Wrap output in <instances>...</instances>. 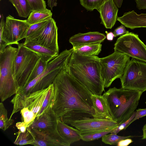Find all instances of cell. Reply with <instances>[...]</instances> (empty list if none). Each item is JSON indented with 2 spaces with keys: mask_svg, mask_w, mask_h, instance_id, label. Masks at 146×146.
Masks as SVG:
<instances>
[{
  "mask_svg": "<svg viewBox=\"0 0 146 146\" xmlns=\"http://www.w3.org/2000/svg\"><path fill=\"white\" fill-rule=\"evenodd\" d=\"M66 68L53 82L54 96L52 108L58 119L70 125L76 120L93 117L95 111L92 93L71 76Z\"/></svg>",
  "mask_w": 146,
  "mask_h": 146,
  "instance_id": "1",
  "label": "cell"
},
{
  "mask_svg": "<svg viewBox=\"0 0 146 146\" xmlns=\"http://www.w3.org/2000/svg\"><path fill=\"white\" fill-rule=\"evenodd\" d=\"M66 68L93 94L102 95L105 91L100 58L97 56L83 55L74 51Z\"/></svg>",
  "mask_w": 146,
  "mask_h": 146,
  "instance_id": "2",
  "label": "cell"
},
{
  "mask_svg": "<svg viewBox=\"0 0 146 146\" xmlns=\"http://www.w3.org/2000/svg\"><path fill=\"white\" fill-rule=\"evenodd\" d=\"M143 92L115 87L102 96L107 102L113 120L118 125L128 119L135 111Z\"/></svg>",
  "mask_w": 146,
  "mask_h": 146,
  "instance_id": "3",
  "label": "cell"
},
{
  "mask_svg": "<svg viewBox=\"0 0 146 146\" xmlns=\"http://www.w3.org/2000/svg\"><path fill=\"white\" fill-rule=\"evenodd\" d=\"M74 50L73 48L66 49L49 62L40 75L18 90L13 98V101L17 103H21L31 93L48 88L61 71L66 68Z\"/></svg>",
  "mask_w": 146,
  "mask_h": 146,
  "instance_id": "4",
  "label": "cell"
},
{
  "mask_svg": "<svg viewBox=\"0 0 146 146\" xmlns=\"http://www.w3.org/2000/svg\"><path fill=\"white\" fill-rule=\"evenodd\" d=\"M17 50L11 45L0 52V98L2 102L15 94L19 89L15 70Z\"/></svg>",
  "mask_w": 146,
  "mask_h": 146,
  "instance_id": "5",
  "label": "cell"
},
{
  "mask_svg": "<svg viewBox=\"0 0 146 146\" xmlns=\"http://www.w3.org/2000/svg\"><path fill=\"white\" fill-rule=\"evenodd\" d=\"M123 89L146 91V62L132 58L127 63L120 78Z\"/></svg>",
  "mask_w": 146,
  "mask_h": 146,
  "instance_id": "6",
  "label": "cell"
},
{
  "mask_svg": "<svg viewBox=\"0 0 146 146\" xmlns=\"http://www.w3.org/2000/svg\"><path fill=\"white\" fill-rule=\"evenodd\" d=\"M17 45L15 70L16 78L19 89L27 84L30 74L40 57L24 46L23 43H19Z\"/></svg>",
  "mask_w": 146,
  "mask_h": 146,
  "instance_id": "7",
  "label": "cell"
},
{
  "mask_svg": "<svg viewBox=\"0 0 146 146\" xmlns=\"http://www.w3.org/2000/svg\"><path fill=\"white\" fill-rule=\"evenodd\" d=\"M130 58L124 53L115 51L106 57L100 58L101 75L105 88H108L115 80L122 76Z\"/></svg>",
  "mask_w": 146,
  "mask_h": 146,
  "instance_id": "8",
  "label": "cell"
},
{
  "mask_svg": "<svg viewBox=\"0 0 146 146\" xmlns=\"http://www.w3.org/2000/svg\"><path fill=\"white\" fill-rule=\"evenodd\" d=\"M30 26L26 20L16 19L10 15L7 17L3 32L0 36V52L8 46L17 45L19 41L25 38Z\"/></svg>",
  "mask_w": 146,
  "mask_h": 146,
  "instance_id": "9",
  "label": "cell"
},
{
  "mask_svg": "<svg viewBox=\"0 0 146 146\" xmlns=\"http://www.w3.org/2000/svg\"><path fill=\"white\" fill-rule=\"evenodd\" d=\"M114 46V51L146 62V45L138 35L129 32L118 38Z\"/></svg>",
  "mask_w": 146,
  "mask_h": 146,
  "instance_id": "10",
  "label": "cell"
},
{
  "mask_svg": "<svg viewBox=\"0 0 146 146\" xmlns=\"http://www.w3.org/2000/svg\"><path fill=\"white\" fill-rule=\"evenodd\" d=\"M49 86L44 89L31 93L25 98L21 105L22 121L30 126L38 114L47 93Z\"/></svg>",
  "mask_w": 146,
  "mask_h": 146,
  "instance_id": "11",
  "label": "cell"
},
{
  "mask_svg": "<svg viewBox=\"0 0 146 146\" xmlns=\"http://www.w3.org/2000/svg\"><path fill=\"white\" fill-rule=\"evenodd\" d=\"M58 30L56 22L52 18L41 30L26 38L25 40L34 42L59 53Z\"/></svg>",
  "mask_w": 146,
  "mask_h": 146,
  "instance_id": "12",
  "label": "cell"
},
{
  "mask_svg": "<svg viewBox=\"0 0 146 146\" xmlns=\"http://www.w3.org/2000/svg\"><path fill=\"white\" fill-rule=\"evenodd\" d=\"M70 125L79 130L82 135L112 130L118 126L113 120L93 117L76 120Z\"/></svg>",
  "mask_w": 146,
  "mask_h": 146,
  "instance_id": "13",
  "label": "cell"
},
{
  "mask_svg": "<svg viewBox=\"0 0 146 146\" xmlns=\"http://www.w3.org/2000/svg\"><path fill=\"white\" fill-rule=\"evenodd\" d=\"M35 141L33 145L36 146H69L60 136L58 131L46 132L31 128Z\"/></svg>",
  "mask_w": 146,
  "mask_h": 146,
  "instance_id": "14",
  "label": "cell"
},
{
  "mask_svg": "<svg viewBox=\"0 0 146 146\" xmlns=\"http://www.w3.org/2000/svg\"><path fill=\"white\" fill-rule=\"evenodd\" d=\"M58 119L52 108L36 118L30 125L31 129L46 132L57 131Z\"/></svg>",
  "mask_w": 146,
  "mask_h": 146,
  "instance_id": "15",
  "label": "cell"
},
{
  "mask_svg": "<svg viewBox=\"0 0 146 146\" xmlns=\"http://www.w3.org/2000/svg\"><path fill=\"white\" fill-rule=\"evenodd\" d=\"M97 10L100 14L101 24L107 29H111L117 20L118 11L113 0H107Z\"/></svg>",
  "mask_w": 146,
  "mask_h": 146,
  "instance_id": "16",
  "label": "cell"
},
{
  "mask_svg": "<svg viewBox=\"0 0 146 146\" xmlns=\"http://www.w3.org/2000/svg\"><path fill=\"white\" fill-rule=\"evenodd\" d=\"M106 38L104 34L97 31L79 33L70 37L69 42L75 48L84 45L101 43Z\"/></svg>",
  "mask_w": 146,
  "mask_h": 146,
  "instance_id": "17",
  "label": "cell"
},
{
  "mask_svg": "<svg viewBox=\"0 0 146 146\" xmlns=\"http://www.w3.org/2000/svg\"><path fill=\"white\" fill-rule=\"evenodd\" d=\"M117 20L131 29L146 27V13L138 14L134 10L125 13L122 16L118 17Z\"/></svg>",
  "mask_w": 146,
  "mask_h": 146,
  "instance_id": "18",
  "label": "cell"
},
{
  "mask_svg": "<svg viewBox=\"0 0 146 146\" xmlns=\"http://www.w3.org/2000/svg\"><path fill=\"white\" fill-rule=\"evenodd\" d=\"M91 98L95 111L93 117L113 120L106 101L102 95L92 94Z\"/></svg>",
  "mask_w": 146,
  "mask_h": 146,
  "instance_id": "19",
  "label": "cell"
},
{
  "mask_svg": "<svg viewBox=\"0 0 146 146\" xmlns=\"http://www.w3.org/2000/svg\"><path fill=\"white\" fill-rule=\"evenodd\" d=\"M57 128L60 136L70 145L81 139L82 135L79 130L68 125L58 119Z\"/></svg>",
  "mask_w": 146,
  "mask_h": 146,
  "instance_id": "20",
  "label": "cell"
},
{
  "mask_svg": "<svg viewBox=\"0 0 146 146\" xmlns=\"http://www.w3.org/2000/svg\"><path fill=\"white\" fill-rule=\"evenodd\" d=\"M23 44L39 56L42 61L47 63L59 54L52 50L30 40H25Z\"/></svg>",
  "mask_w": 146,
  "mask_h": 146,
  "instance_id": "21",
  "label": "cell"
},
{
  "mask_svg": "<svg viewBox=\"0 0 146 146\" xmlns=\"http://www.w3.org/2000/svg\"><path fill=\"white\" fill-rule=\"evenodd\" d=\"M52 15L51 10L47 9L43 11H33L26 20L30 25L49 19L52 18Z\"/></svg>",
  "mask_w": 146,
  "mask_h": 146,
  "instance_id": "22",
  "label": "cell"
},
{
  "mask_svg": "<svg viewBox=\"0 0 146 146\" xmlns=\"http://www.w3.org/2000/svg\"><path fill=\"white\" fill-rule=\"evenodd\" d=\"M102 47L101 43L91 44L74 48V51L80 54L86 56H97L101 52Z\"/></svg>",
  "mask_w": 146,
  "mask_h": 146,
  "instance_id": "23",
  "label": "cell"
},
{
  "mask_svg": "<svg viewBox=\"0 0 146 146\" xmlns=\"http://www.w3.org/2000/svg\"><path fill=\"white\" fill-rule=\"evenodd\" d=\"M15 7L18 16L26 18L32 11L27 0H9Z\"/></svg>",
  "mask_w": 146,
  "mask_h": 146,
  "instance_id": "24",
  "label": "cell"
},
{
  "mask_svg": "<svg viewBox=\"0 0 146 146\" xmlns=\"http://www.w3.org/2000/svg\"><path fill=\"white\" fill-rule=\"evenodd\" d=\"M35 141V138L30 126L24 132H21L19 131L17 138L14 143L19 145H33Z\"/></svg>",
  "mask_w": 146,
  "mask_h": 146,
  "instance_id": "25",
  "label": "cell"
},
{
  "mask_svg": "<svg viewBox=\"0 0 146 146\" xmlns=\"http://www.w3.org/2000/svg\"><path fill=\"white\" fill-rule=\"evenodd\" d=\"M54 96V89L52 84L49 86L47 95L44 100L40 110L37 116L38 117L44 112H46L52 108Z\"/></svg>",
  "mask_w": 146,
  "mask_h": 146,
  "instance_id": "26",
  "label": "cell"
},
{
  "mask_svg": "<svg viewBox=\"0 0 146 146\" xmlns=\"http://www.w3.org/2000/svg\"><path fill=\"white\" fill-rule=\"evenodd\" d=\"M7 111L2 102L0 103V128L5 131L13 123L14 120L7 117Z\"/></svg>",
  "mask_w": 146,
  "mask_h": 146,
  "instance_id": "27",
  "label": "cell"
},
{
  "mask_svg": "<svg viewBox=\"0 0 146 146\" xmlns=\"http://www.w3.org/2000/svg\"><path fill=\"white\" fill-rule=\"evenodd\" d=\"M137 137L136 136L130 135L121 136L118 135L117 134H111L106 135L102 137V141L104 143L111 145H117L120 140L127 138Z\"/></svg>",
  "mask_w": 146,
  "mask_h": 146,
  "instance_id": "28",
  "label": "cell"
},
{
  "mask_svg": "<svg viewBox=\"0 0 146 146\" xmlns=\"http://www.w3.org/2000/svg\"><path fill=\"white\" fill-rule=\"evenodd\" d=\"M48 63L40 58L30 74L27 84L40 75L46 68Z\"/></svg>",
  "mask_w": 146,
  "mask_h": 146,
  "instance_id": "29",
  "label": "cell"
},
{
  "mask_svg": "<svg viewBox=\"0 0 146 146\" xmlns=\"http://www.w3.org/2000/svg\"><path fill=\"white\" fill-rule=\"evenodd\" d=\"M107 0H80L81 5L87 11L98 9Z\"/></svg>",
  "mask_w": 146,
  "mask_h": 146,
  "instance_id": "30",
  "label": "cell"
},
{
  "mask_svg": "<svg viewBox=\"0 0 146 146\" xmlns=\"http://www.w3.org/2000/svg\"><path fill=\"white\" fill-rule=\"evenodd\" d=\"M49 19L30 25L27 31L25 38L34 35L40 31L45 26Z\"/></svg>",
  "mask_w": 146,
  "mask_h": 146,
  "instance_id": "31",
  "label": "cell"
},
{
  "mask_svg": "<svg viewBox=\"0 0 146 146\" xmlns=\"http://www.w3.org/2000/svg\"><path fill=\"white\" fill-rule=\"evenodd\" d=\"M32 10L43 11L46 10V5L44 0H27Z\"/></svg>",
  "mask_w": 146,
  "mask_h": 146,
  "instance_id": "32",
  "label": "cell"
},
{
  "mask_svg": "<svg viewBox=\"0 0 146 146\" xmlns=\"http://www.w3.org/2000/svg\"><path fill=\"white\" fill-rule=\"evenodd\" d=\"M112 130L97 132L89 134L82 135L81 139L86 141H90L97 139L102 137L103 136L106 135L110 133Z\"/></svg>",
  "mask_w": 146,
  "mask_h": 146,
  "instance_id": "33",
  "label": "cell"
},
{
  "mask_svg": "<svg viewBox=\"0 0 146 146\" xmlns=\"http://www.w3.org/2000/svg\"><path fill=\"white\" fill-rule=\"evenodd\" d=\"M136 113V111H135L128 119L118 126L113 130L110 133L117 134L120 131L125 130L130 125V123L134 117Z\"/></svg>",
  "mask_w": 146,
  "mask_h": 146,
  "instance_id": "34",
  "label": "cell"
},
{
  "mask_svg": "<svg viewBox=\"0 0 146 146\" xmlns=\"http://www.w3.org/2000/svg\"><path fill=\"white\" fill-rule=\"evenodd\" d=\"M129 32L126 30L125 26L122 24L120 26L116 28L114 30L113 33L115 37L121 36Z\"/></svg>",
  "mask_w": 146,
  "mask_h": 146,
  "instance_id": "35",
  "label": "cell"
},
{
  "mask_svg": "<svg viewBox=\"0 0 146 146\" xmlns=\"http://www.w3.org/2000/svg\"><path fill=\"white\" fill-rule=\"evenodd\" d=\"M135 115L130 123L146 115V108L145 109H138L136 110Z\"/></svg>",
  "mask_w": 146,
  "mask_h": 146,
  "instance_id": "36",
  "label": "cell"
},
{
  "mask_svg": "<svg viewBox=\"0 0 146 146\" xmlns=\"http://www.w3.org/2000/svg\"><path fill=\"white\" fill-rule=\"evenodd\" d=\"M15 126L19 131L23 133L25 132L29 126L28 124L23 121L17 122Z\"/></svg>",
  "mask_w": 146,
  "mask_h": 146,
  "instance_id": "37",
  "label": "cell"
},
{
  "mask_svg": "<svg viewBox=\"0 0 146 146\" xmlns=\"http://www.w3.org/2000/svg\"><path fill=\"white\" fill-rule=\"evenodd\" d=\"M136 7L139 10L146 9V0H135Z\"/></svg>",
  "mask_w": 146,
  "mask_h": 146,
  "instance_id": "38",
  "label": "cell"
},
{
  "mask_svg": "<svg viewBox=\"0 0 146 146\" xmlns=\"http://www.w3.org/2000/svg\"><path fill=\"white\" fill-rule=\"evenodd\" d=\"M133 142V141L131 139L127 138L122 139L119 141L117 145L118 146H127Z\"/></svg>",
  "mask_w": 146,
  "mask_h": 146,
  "instance_id": "39",
  "label": "cell"
},
{
  "mask_svg": "<svg viewBox=\"0 0 146 146\" xmlns=\"http://www.w3.org/2000/svg\"><path fill=\"white\" fill-rule=\"evenodd\" d=\"M58 0H47V4L48 7L50 8L51 10H52V9L54 7L57 6Z\"/></svg>",
  "mask_w": 146,
  "mask_h": 146,
  "instance_id": "40",
  "label": "cell"
},
{
  "mask_svg": "<svg viewBox=\"0 0 146 146\" xmlns=\"http://www.w3.org/2000/svg\"><path fill=\"white\" fill-rule=\"evenodd\" d=\"M105 32L106 34V37L107 39L110 41L113 40L114 37L113 33L112 32H108L107 31H106Z\"/></svg>",
  "mask_w": 146,
  "mask_h": 146,
  "instance_id": "41",
  "label": "cell"
},
{
  "mask_svg": "<svg viewBox=\"0 0 146 146\" xmlns=\"http://www.w3.org/2000/svg\"><path fill=\"white\" fill-rule=\"evenodd\" d=\"M143 135L142 139H146V124L144 125L142 129Z\"/></svg>",
  "mask_w": 146,
  "mask_h": 146,
  "instance_id": "42",
  "label": "cell"
},
{
  "mask_svg": "<svg viewBox=\"0 0 146 146\" xmlns=\"http://www.w3.org/2000/svg\"><path fill=\"white\" fill-rule=\"evenodd\" d=\"M115 5L118 8L121 7L123 0H113Z\"/></svg>",
  "mask_w": 146,
  "mask_h": 146,
  "instance_id": "43",
  "label": "cell"
},
{
  "mask_svg": "<svg viewBox=\"0 0 146 146\" xmlns=\"http://www.w3.org/2000/svg\"><path fill=\"white\" fill-rule=\"evenodd\" d=\"M0 1H1V0H0Z\"/></svg>",
  "mask_w": 146,
  "mask_h": 146,
  "instance_id": "44",
  "label": "cell"
}]
</instances>
